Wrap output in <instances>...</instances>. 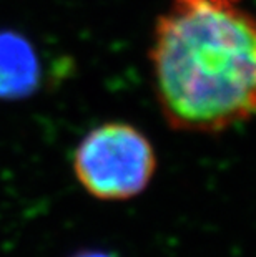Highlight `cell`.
Wrapping results in <instances>:
<instances>
[{
	"label": "cell",
	"mask_w": 256,
	"mask_h": 257,
	"mask_svg": "<svg viewBox=\"0 0 256 257\" xmlns=\"http://www.w3.org/2000/svg\"><path fill=\"white\" fill-rule=\"evenodd\" d=\"M148 58L173 130L215 135L256 116V20L236 5L175 4L156 20Z\"/></svg>",
	"instance_id": "1"
},
{
	"label": "cell",
	"mask_w": 256,
	"mask_h": 257,
	"mask_svg": "<svg viewBox=\"0 0 256 257\" xmlns=\"http://www.w3.org/2000/svg\"><path fill=\"white\" fill-rule=\"evenodd\" d=\"M156 171V153L143 131L123 121L95 126L78 143L73 173L90 196L127 201L148 188Z\"/></svg>",
	"instance_id": "2"
},
{
	"label": "cell",
	"mask_w": 256,
	"mask_h": 257,
	"mask_svg": "<svg viewBox=\"0 0 256 257\" xmlns=\"http://www.w3.org/2000/svg\"><path fill=\"white\" fill-rule=\"evenodd\" d=\"M39 60L30 43L15 34H0V98H19L35 88Z\"/></svg>",
	"instance_id": "3"
},
{
	"label": "cell",
	"mask_w": 256,
	"mask_h": 257,
	"mask_svg": "<svg viewBox=\"0 0 256 257\" xmlns=\"http://www.w3.org/2000/svg\"><path fill=\"white\" fill-rule=\"evenodd\" d=\"M183 5H236L238 0H175Z\"/></svg>",
	"instance_id": "4"
},
{
	"label": "cell",
	"mask_w": 256,
	"mask_h": 257,
	"mask_svg": "<svg viewBox=\"0 0 256 257\" xmlns=\"http://www.w3.org/2000/svg\"><path fill=\"white\" fill-rule=\"evenodd\" d=\"M72 257H117L115 254L108 252V250H100V249H85L80 252H75Z\"/></svg>",
	"instance_id": "5"
}]
</instances>
